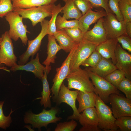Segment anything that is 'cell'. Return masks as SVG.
<instances>
[{
    "mask_svg": "<svg viewBox=\"0 0 131 131\" xmlns=\"http://www.w3.org/2000/svg\"><path fill=\"white\" fill-rule=\"evenodd\" d=\"M58 111L57 108L53 107L49 110L43 109L42 112L38 114L28 112L25 115L24 122L26 123L32 125L33 128H37L41 130V127L47 128L49 123H56L62 119L56 116Z\"/></svg>",
    "mask_w": 131,
    "mask_h": 131,
    "instance_id": "1",
    "label": "cell"
},
{
    "mask_svg": "<svg viewBox=\"0 0 131 131\" xmlns=\"http://www.w3.org/2000/svg\"><path fill=\"white\" fill-rule=\"evenodd\" d=\"M5 18L10 26L9 34L11 39L16 41L20 38L24 46H26L28 40L27 33H30L27 26L23 23L22 17L16 12H10L5 15Z\"/></svg>",
    "mask_w": 131,
    "mask_h": 131,
    "instance_id": "2",
    "label": "cell"
},
{
    "mask_svg": "<svg viewBox=\"0 0 131 131\" xmlns=\"http://www.w3.org/2000/svg\"><path fill=\"white\" fill-rule=\"evenodd\" d=\"M86 69L80 67L70 72L66 77L67 87L69 89H74L84 92H94V87Z\"/></svg>",
    "mask_w": 131,
    "mask_h": 131,
    "instance_id": "3",
    "label": "cell"
},
{
    "mask_svg": "<svg viewBox=\"0 0 131 131\" xmlns=\"http://www.w3.org/2000/svg\"><path fill=\"white\" fill-rule=\"evenodd\" d=\"M95 107L98 118V127L105 131H117L119 128L115 124L116 119L111 108L96 95Z\"/></svg>",
    "mask_w": 131,
    "mask_h": 131,
    "instance_id": "4",
    "label": "cell"
},
{
    "mask_svg": "<svg viewBox=\"0 0 131 131\" xmlns=\"http://www.w3.org/2000/svg\"><path fill=\"white\" fill-rule=\"evenodd\" d=\"M85 69L94 86V92L105 103H109V98L111 94L120 93V92L117 88L104 78L92 72L88 68Z\"/></svg>",
    "mask_w": 131,
    "mask_h": 131,
    "instance_id": "5",
    "label": "cell"
},
{
    "mask_svg": "<svg viewBox=\"0 0 131 131\" xmlns=\"http://www.w3.org/2000/svg\"><path fill=\"white\" fill-rule=\"evenodd\" d=\"M55 4L43 5L28 8H14L23 19H28L31 21L33 26L41 22L47 17H51Z\"/></svg>",
    "mask_w": 131,
    "mask_h": 131,
    "instance_id": "6",
    "label": "cell"
},
{
    "mask_svg": "<svg viewBox=\"0 0 131 131\" xmlns=\"http://www.w3.org/2000/svg\"><path fill=\"white\" fill-rule=\"evenodd\" d=\"M49 21L44 19L41 22V30L38 35L34 39L28 40V46L26 51L19 56L18 65H23L28 62L30 57L33 58L39 50L41 41L44 37L48 34V28Z\"/></svg>",
    "mask_w": 131,
    "mask_h": 131,
    "instance_id": "7",
    "label": "cell"
},
{
    "mask_svg": "<svg viewBox=\"0 0 131 131\" xmlns=\"http://www.w3.org/2000/svg\"><path fill=\"white\" fill-rule=\"evenodd\" d=\"M97 46L83 38L79 43L71 59L70 72L78 69L82 63L96 50Z\"/></svg>",
    "mask_w": 131,
    "mask_h": 131,
    "instance_id": "8",
    "label": "cell"
},
{
    "mask_svg": "<svg viewBox=\"0 0 131 131\" xmlns=\"http://www.w3.org/2000/svg\"><path fill=\"white\" fill-rule=\"evenodd\" d=\"M78 43L69 52L61 66L56 68V73L53 79V84L50 90L53 95V101L56 99L59 94L61 85L65 79L70 72V63L72 56L77 47Z\"/></svg>",
    "mask_w": 131,
    "mask_h": 131,
    "instance_id": "9",
    "label": "cell"
},
{
    "mask_svg": "<svg viewBox=\"0 0 131 131\" xmlns=\"http://www.w3.org/2000/svg\"><path fill=\"white\" fill-rule=\"evenodd\" d=\"M109 103L114 117L117 118L122 116H131V99L119 94H111L109 98Z\"/></svg>",
    "mask_w": 131,
    "mask_h": 131,
    "instance_id": "10",
    "label": "cell"
},
{
    "mask_svg": "<svg viewBox=\"0 0 131 131\" xmlns=\"http://www.w3.org/2000/svg\"><path fill=\"white\" fill-rule=\"evenodd\" d=\"M0 44V63L12 67L16 65L17 57L14 53L13 44L8 31H6L1 37Z\"/></svg>",
    "mask_w": 131,
    "mask_h": 131,
    "instance_id": "11",
    "label": "cell"
},
{
    "mask_svg": "<svg viewBox=\"0 0 131 131\" xmlns=\"http://www.w3.org/2000/svg\"><path fill=\"white\" fill-rule=\"evenodd\" d=\"M103 24L107 39H116L123 34H127L125 23L124 21H118L112 13H107L103 18Z\"/></svg>",
    "mask_w": 131,
    "mask_h": 131,
    "instance_id": "12",
    "label": "cell"
},
{
    "mask_svg": "<svg viewBox=\"0 0 131 131\" xmlns=\"http://www.w3.org/2000/svg\"><path fill=\"white\" fill-rule=\"evenodd\" d=\"M79 90H71L63 82L62 84L58 95L54 101L58 105L64 103L67 104L72 108L73 111L72 115L68 117L67 120H78L80 115L76 105V100Z\"/></svg>",
    "mask_w": 131,
    "mask_h": 131,
    "instance_id": "13",
    "label": "cell"
},
{
    "mask_svg": "<svg viewBox=\"0 0 131 131\" xmlns=\"http://www.w3.org/2000/svg\"><path fill=\"white\" fill-rule=\"evenodd\" d=\"M78 118L82 126L79 131H100L98 127V118L95 107L86 109L83 110Z\"/></svg>",
    "mask_w": 131,
    "mask_h": 131,
    "instance_id": "14",
    "label": "cell"
},
{
    "mask_svg": "<svg viewBox=\"0 0 131 131\" xmlns=\"http://www.w3.org/2000/svg\"><path fill=\"white\" fill-rule=\"evenodd\" d=\"M115 53L118 69L124 74L125 77L131 80V55L123 49L118 43Z\"/></svg>",
    "mask_w": 131,
    "mask_h": 131,
    "instance_id": "15",
    "label": "cell"
},
{
    "mask_svg": "<svg viewBox=\"0 0 131 131\" xmlns=\"http://www.w3.org/2000/svg\"><path fill=\"white\" fill-rule=\"evenodd\" d=\"M103 18L99 19L92 29L83 34V38L98 46L107 39L106 31L103 25Z\"/></svg>",
    "mask_w": 131,
    "mask_h": 131,
    "instance_id": "16",
    "label": "cell"
},
{
    "mask_svg": "<svg viewBox=\"0 0 131 131\" xmlns=\"http://www.w3.org/2000/svg\"><path fill=\"white\" fill-rule=\"evenodd\" d=\"M46 69L45 66L40 62L39 53H37L34 59L31 58L30 61L23 65L17 64L11 67L10 70L13 72L18 70H24L31 72L36 77L41 80Z\"/></svg>",
    "mask_w": 131,
    "mask_h": 131,
    "instance_id": "17",
    "label": "cell"
},
{
    "mask_svg": "<svg viewBox=\"0 0 131 131\" xmlns=\"http://www.w3.org/2000/svg\"><path fill=\"white\" fill-rule=\"evenodd\" d=\"M106 15V13L103 8L96 11H93L92 9H90L78 20V28L83 34L88 31L91 25Z\"/></svg>",
    "mask_w": 131,
    "mask_h": 131,
    "instance_id": "18",
    "label": "cell"
},
{
    "mask_svg": "<svg viewBox=\"0 0 131 131\" xmlns=\"http://www.w3.org/2000/svg\"><path fill=\"white\" fill-rule=\"evenodd\" d=\"M118 43L116 39H108L98 45L96 50L102 57L108 59L111 58L112 63L115 65L116 59L115 51Z\"/></svg>",
    "mask_w": 131,
    "mask_h": 131,
    "instance_id": "19",
    "label": "cell"
},
{
    "mask_svg": "<svg viewBox=\"0 0 131 131\" xmlns=\"http://www.w3.org/2000/svg\"><path fill=\"white\" fill-rule=\"evenodd\" d=\"M48 39L47 56L42 64L45 66L46 70L49 73L51 70V64L55 63L57 54L61 49L57 43L54 35L48 34Z\"/></svg>",
    "mask_w": 131,
    "mask_h": 131,
    "instance_id": "20",
    "label": "cell"
},
{
    "mask_svg": "<svg viewBox=\"0 0 131 131\" xmlns=\"http://www.w3.org/2000/svg\"><path fill=\"white\" fill-rule=\"evenodd\" d=\"M96 95L94 92L79 91L76 100L79 104L77 110L79 113L86 109L95 107Z\"/></svg>",
    "mask_w": 131,
    "mask_h": 131,
    "instance_id": "21",
    "label": "cell"
},
{
    "mask_svg": "<svg viewBox=\"0 0 131 131\" xmlns=\"http://www.w3.org/2000/svg\"><path fill=\"white\" fill-rule=\"evenodd\" d=\"M54 35L61 49L67 53L70 52L79 43L74 41L67 34L64 29L57 30Z\"/></svg>",
    "mask_w": 131,
    "mask_h": 131,
    "instance_id": "22",
    "label": "cell"
},
{
    "mask_svg": "<svg viewBox=\"0 0 131 131\" xmlns=\"http://www.w3.org/2000/svg\"><path fill=\"white\" fill-rule=\"evenodd\" d=\"M88 68L92 72L103 78L115 70L118 69L116 66L109 59L102 57L96 66L90 67Z\"/></svg>",
    "mask_w": 131,
    "mask_h": 131,
    "instance_id": "23",
    "label": "cell"
},
{
    "mask_svg": "<svg viewBox=\"0 0 131 131\" xmlns=\"http://www.w3.org/2000/svg\"><path fill=\"white\" fill-rule=\"evenodd\" d=\"M58 0H12L14 8H28L43 5L53 4Z\"/></svg>",
    "mask_w": 131,
    "mask_h": 131,
    "instance_id": "24",
    "label": "cell"
},
{
    "mask_svg": "<svg viewBox=\"0 0 131 131\" xmlns=\"http://www.w3.org/2000/svg\"><path fill=\"white\" fill-rule=\"evenodd\" d=\"M65 3L62 7L63 16L66 19L75 18L78 20L82 16L81 11L74 3L73 0H63Z\"/></svg>",
    "mask_w": 131,
    "mask_h": 131,
    "instance_id": "25",
    "label": "cell"
},
{
    "mask_svg": "<svg viewBox=\"0 0 131 131\" xmlns=\"http://www.w3.org/2000/svg\"><path fill=\"white\" fill-rule=\"evenodd\" d=\"M49 73L45 70L41 80L42 82L43 90L41 92L42 96L40 98L41 100L40 103L41 105H43L45 108L51 107V106L50 97L51 90L47 79V76Z\"/></svg>",
    "mask_w": 131,
    "mask_h": 131,
    "instance_id": "26",
    "label": "cell"
},
{
    "mask_svg": "<svg viewBox=\"0 0 131 131\" xmlns=\"http://www.w3.org/2000/svg\"><path fill=\"white\" fill-rule=\"evenodd\" d=\"M62 11V7L60 3L54 6L52 11L51 18L49 21L48 28V34L54 35L56 33L57 29L56 22L58 14Z\"/></svg>",
    "mask_w": 131,
    "mask_h": 131,
    "instance_id": "27",
    "label": "cell"
},
{
    "mask_svg": "<svg viewBox=\"0 0 131 131\" xmlns=\"http://www.w3.org/2000/svg\"><path fill=\"white\" fill-rule=\"evenodd\" d=\"M119 6L124 21L125 23L131 22V2L128 0H120Z\"/></svg>",
    "mask_w": 131,
    "mask_h": 131,
    "instance_id": "28",
    "label": "cell"
},
{
    "mask_svg": "<svg viewBox=\"0 0 131 131\" xmlns=\"http://www.w3.org/2000/svg\"><path fill=\"white\" fill-rule=\"evenodd\" d=\"M57 30L66 28L78 27V20L68 21L63 16H57L56 22Z\"/></svg>",
    "mask_w": 131,
    "mask_h": 131,
    "instance_id": "29",
    "label": "cell"
},
{
    "mask_svg": "<svg viewBox=\"0 0 131 131\" xmlns=\"http://www.w3.org/2000/svg\"><path fill=\"white\" fill-rule=\"evenodd\" d=\"M125 77V75L123 72L118 69H116L108 74L104 78L117 88L120 82Z\"/></svg>",
    "mask_w": 131,
    "mask_h": 131,
    "instance_id": "30",
    "label": "cell"
},
{
    "mask_svg": "<svg viewBox=\"0 0 131 131\" xmlns=\"http://www.w3.org/2000/svg\"><path fill=\"white\" fill-rule=\"evenodd\" d=\"M131 117L124 116L116 118L115 124L121 131H131Z\"/></svg>",
    "mask_w": 131,
    "mask_h": 131,
    "instance_id": "31",
    "label": "cell"
},
{
    "mask_svg": "<svg viewBox=\"0 0 131 131\" xmlns=\"http://www.w3.org/2000/svg\"><path fill=\"white\" fill-rule=\"evenodd\" d=\"M102 56L96 50L93 51L89 57L82 64V65L91 67L96 66L101 60Z\"/></svg>",
    "mask_w": 131,
    "mask_h": 131,
    "instance_id": "32",
    "label": "cell"
},
{
    "mask_svg": "<svg viewBox=\"0 0 131 131\" xmlns=\"http://www.w3.org/2000/svg\"><path fill=\"white\" fill-rule=\"evenodd\" d=\"M117 88L125 94L126 98L131 99V80L125 77L119 83Z\"/></svg>",
    "mask_w": 131,
    "mask_h": 131,
    "instance_id": "33",
    "label": "cell"
},
{
    "mask_svg": "<svg viewBox=\"0 0 131 131\" xmlns=\"http://www.w3.org/2000/svg\"><path fill=\"white\" fill-rule=\"evenodd\" d=\"M4 101H0V128L4 130L9 127L11 122V115L14 111L11 110L8 116H6L4 114L3 106Z\"/></svg>",
    "mask_w": 131,
    "mask_h": 131,
    "instance_id": "34",
    "label": "cell"
},
{
    "mask_svg": "<svg viewBox=\"0 0 131 131\" xmlns=\"http://www.w3.org/2000/svg\"><path fill=\"white\" fill-rule=\"evenodd\" d=\"M69 36L75 42H79L83 39V34L78 27L64 28Z\"/></svg>",
    "mask_w": 131,
    "mask_h": 131,
    "instance_id": "35",
    "label": "cell"
},
{
    "mask_svg": "<svg viewBox=\"0 0 131 131\" xmlns=\"http://www.w3.org/2000/svg\"><path fill=\"white\" fill-rule=\"evenodd\" d=\"M12 0H0V17L2 18L8 13L14 11Z\"/></svg>",
    "mask_w": 131,
    "mask_h": 131,
    "instance_id": "36",
    "label": "cell"
},
{
    "mask_svg": "<svg viewBox=\"0 0 131 131\" xmlns=\"http://www.w3.org/2000/svg\"><path fill=\"white\" fill-rule=\"evenodd\" d=\"M77 125V123L74 120L69 122L59 123L57 124L55 131H73Z\"/></svg>",
    "mask_w": 131,
    "mask_h": 131,
    "instance_id": "37",
    "label": "cell"
},
{
    "mask_svg": "<svg viewBox=\"0 0 131 131\" xmlns=\"http://www.w3.org/2000/svg\"><path fill=\"white\" fill-rule=\"evenodd\" d=\"M120 0H108L109 8L112 12L115 15L119 21H124L123 16L120 11L119 3Z\"/></svg>",
    "mask_w": 131,
    "mask_h": 131,
    "instance_id": "38",
    "label": "cell"
},
{
    "mask_svg": "<svg viewBox=\"0 0 131 131\" xmlns=\"http://www.w3.org/2000/svg\"><path fill=\"white\" fill-rule=\"evenodd\" d=\"M78 9L82 12V15L93 7L88 0H73Z\"/></svg>",
    "mask_w": 131,
    "mask_h": 131,
    "instance_id": "39",
    "label": "cell"
},
{
    "mask_svg": "<svg viewBox=\"0 0 131 131\" xmlns=\"http://www.w3.org/2000/svg\"><path fill=\"white\" fill-rule=\"evenodd\" d=\"M118 42L121 43L123 48L131 53V38L127 34H123L116 38Z\"/></svg>",
    "mask_w": 131,
    "mask_h": 131,
    "instance_id": "40",
    "label": "cell"
},
{
    "mask_svg": "<svg viewBox=\"0 0 131 131\" xmlns=\"http://www.w3.org/2000/svg\"><path fill=\"white\" fill-rule=\"evenodd\" d=\"M88 0L93 8L101 7L105 10L107 13L110 12L113 13L108 6V0Z\"/></svg>",
    "mask_w": 131,
    "mask_h": 131,
    "instance_id": "41",
    "label": "cell"
},
{
    "mask_svg": "<svg viewBox=\"0 0 131 131\" xmlns=\"http://www.w3.org/2000/svg\"><path fill=\"white\" fill-rule=\"evenodd\" d=\"M125 29L127 34L131 38V22L125 23Z\"/></svg>",
    "mask_w": 131,
    "mask_h": 131,
    "instance_id": "42",
    "label": "cell"
},
{
    "mask_svg": "<svg viewBox=\"0 0 131 131\" xmlns=\"http://www.w3.org/2000/svg\"><path fill=\"white\" fill-rule=\"evenodd\" d=\"M1 64L0 63V64ZM0 69L4 70L7 71H8L9 72H10V70L7 69V68H6V67H0Z\"/></svg>",
    "mask_w": 131,
    "mask_h": 131,
    "instance_id": "43",
    "label": "cell"
},
{
    "mask_svg": "<svg viewBox=\"0 0 131 131\" xmlns=\"http://www.w3.org/2000/svg\"><path fill=\"white\" fill-rule=\"evenodd\" d=\"M2 37H0V44L1 41H2Z\"/></svg>",
    "mask_w": 131,
    "mask_h": 131,
    "instance_id": "44",
    "label": "cell"
},
{
    "mask_svg": "<svg viewBox=\"0 0 131 131\" xmlns=\"http://www.w3.org/2000/svg\"><path fill=\"white\" fill-rule=\"evenodd\" d=\"M128 0L129 1L131 2V0Z\"/></svg>",
    "mask_w": 131,
    "mask_h": 131,
    "instance_id": "45",
    "label": "cell"
},
{
    "mask_svg": "<svg viewBox=\"0 0 131 131\" xmlns=\"http://www.w3.org/2000/svg\"></svg>",
    "mask_w": 131,
    "mask_h": 131,
    "instance_id": "46",
    "label": "cell"
}]
</instances>
